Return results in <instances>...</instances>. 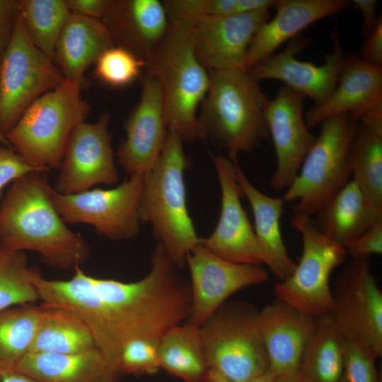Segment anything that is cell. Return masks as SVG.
Returning a JSON list of instances; mask_svg holds the SVG:
<instances>
[{
  "instance_id": "obj_25",
  "label": "cell",
  "mask_w": 382,
  "mask_h": 382,
  "mask_svg": "<svg viewBox=\"0 0 382 382\" xmlns=\"http://www.w3.org/2000/svg\"><path fill=\"white\" fill-rule=\"evenodd\" d=\"M113 45L101 19L71 12L57 42L54 60L65 79L83 88L86 70Z\"/></svg>"
},
{
  "instance_id": "obj_27",
  "label": "cell",
  "mask_w": 382,
  "mask_h": 382,
  "mask_svg": "<svg viewBox=\"0 0 382 382\" xmlns=\"http://www.w3.org/2000/svg\"><path fill=\"white\" fill-rule=\"evenodd\" d=\"M316 228L343 248L359 237L378 218L357 184L349 180L315 214Z\"/></svg>"
},
{
  "instance_id": "obj_47",
  "label": "cell",
  "mask_w": 382,
  "mask_h": 382,
  "mask_svg": "<svg viewBox=\"0 0 382 382\" xmlns=\"http://www.w3.org/2000/svg\"><path fill=\"white\" fill-rule=\"evenodd\" d=\"M204 382H234L218 371L209 369Z\"/></svg>"
},
{
  "instance_id": "obj_20",
  "label": "cell",
  "mask_w": 382,
  "mask_h": 382,
  "mask_svg": "<svg viewBox=\"0 0 382 382\" xmlns=\"http://www.w3.org/2000/svg\"><path fill=\"white\" fill-rule=\"evenodd\" d=\"M270 18L269 9H263L192 21V40L198 59L209 71L244 69L253 37Z\"/></svg>"
},
{
  "instance_id": "obj_30",
  "label": "cell",
  "mask_w": 382,
  "mask_h": 382,
  "mask_svg": "<svg viewBox=\"0 0 382 382\" xmlns=\"http://www.w3.org/2000/svg\"><path fill=\"white\" fill-rule=\"evenodd\" d=\"M345 338L330 316L320 318L306 345L299 371L309 382H340Z\"/></svg>"
},
{
  "instance_id": "obj_29",
  "label": "cell",
  "mask_w": 382,
  "mask_h": 382,
  "mask_svg": "<svg viewBox=\"0 0 382 382\" xmlns=\"http://www.w3.org/2000/svg\"><path fill=\"white\" fill-rule=\"evenodd\" d=\"M45 306L29 353L78 354L98 349L88 325L75 313Z\"/></svg>"
},
{
  "instance_id": "obj_23",
  "label": "cell",
  "mask_w": 382,
  "mask_h": 382,
  "mask_svg": "<svg viewBox=\"0 0 382 382\" xmlns=\"http://www.w3.org/2000/svg\"><path fill=\"white\" fill-rule=\"evenodd\" d=\"M350 3L347 0H277L274 16L263 23L253 37L244 69L274 54L311 24L347 9Z\"/></svg>"
},
{
  "instance_id": "obj_49",
  "label": "cell",
  "mask_w": 382,
  "mask_h": 382,
  "mask_svg": "<svg viewBox=\"0 0 382 382\" xmlns=\"http://www.w3.org/2000/svg\"><path fill=\"white\" fill-rule=\"evenodd\" d=\"M275 376L270 371L246 382H274Z\"/></svg>"
},
{
  "instance_id": "obj_40",
  "label": "cell",
  "mask_w": 382,
  "mask_h": 382,
  "mask_svg": "<svg viewBox=\"0 0 382 382\" xmlns=\"http://www.w3.org/2000/svg\"><path fill=\"white\" fill-rule=\"evenodd\" d=\"M347 253L352 258L368 257L372 254L382 253V217L346 248Z\"/></svg>"
},
{
  "instance_id": "obj_24",
  "label": "cell",
  "mask_w": 382,
  "mask_h": 382,
  "mask_svg": "<svg viewBox=\"0 0 382 382\" xmlns=\"http://www.w3.org/2000/svg\"><path fill=\"white\" fill-rule=\"evenodd\" d=\"M236 178L248 201L254 219V233L262 264L279 279L284 281L293 273L296 264L289 256L280 228L284 201L267 195L256 188L236 163Z\"/></svg>"
},
{
  "instance_id": "obj_17",
  "label": "cell",
  "mask_w": 382,
  "mask_h": 382,
  "mask_svg": "<svg viewBox=\"0 0 382 382\" xmlns=\"http://www.w3.org/2000/svg\"><path fill=\"white\" fill-rule=\"evenodd\" d=\"M221 190V212L216 228L201 243L214 255L230 262L261 265L253 228L241 202L236 163L224 154L210 153Z\"/></svg>"
},
{
  "instance_id": "obj_51",
  "label": "cell",
  "mask_w": 382,
  "mask_h": 382,
  "mask_svg": "<svg viewBox=\"0 0 382 382\" xmlns=\"http://www.w3.org/2000/svg\"><path fill=\"white\" fill-rule=\"evenodd\" d=\"M108 382H117V381H108Z\"/></svg>"
},
{
  "instance_id": "obj_4",
  "label": "cell",
  "mask_w": 382,
  "mask_h": 382,
  "mask_svg": "<svg viewBox=\"0 0 382 382\" xmlns=\"http://www.w3.org/2000/svg\"><path fill=\"white\" fill-rule=\"evenodd\" d=\"M188 158L183 142L168 131L154 168L143 175L139 214L175 265H186L188 255L201 241L189 214L185 183Z\"/></svg>"
},
{
  "instance_id": "obj_11",
  "label": "cell",
  "mask_w": 382,
  "mask_h": 382,
  "mask_svg": "<svg viewBox=\"0 0 382 382\" xmlns=\"http://www.w3.org/2000/svg\"><path fill=\"white\" fill-rule=\"evenodd\" d=\"M143 175H129L121 184L108 190L96 188L63 195L54 188L53 203L65 223L91 225L112 241L132 239L140 231Z\"/></svg>"
},
{
  "instance_id": "obj_42",
  "label": "cell",
  "mask_w": 382,
  "mask_h": 382,
  "mask_svg": "<svg viewBox=\"0 0 382 382\" xmlns=\"http://www.w3.org/2000/svg\"><path fill=\"white\" fill-rule=\"evenodd\" d=\"M65 3L71 12L102 19L108 10L112 0H66Z\"/></svg>"
},
{
  "instance_id": "obj_38",
  "label": "cell",
  "mask_w": 382,
  "mask_h": 382,
  "mask_svg": "<svg viewBox=\"0 0 382 382\" xmlns=\"http://www.w3.org/2000/svg\"><path fill=\"white\" fill-rule=\"evenodd\" d=\"M376 357L365 347L345 339L344 362L340 382H381Z\"/></svg>"
},
{
  "instance_id": "obj_1",
  "label": "cell",
  "mask_w": 382,
  "mask_h": 382,
  "mask_svg": "<svg viewBox=\"0 0 382 382\" xmlns=\"http://www.w3.org/2000/svg\"><path fill=\"white\" fill-rule=\"evenodd\" d=\"M158 244L150 270L141 279L125 282L88 274L90 290L82 318L98 349L117 370L124 346L137 338H157L190 316L189 280Z\"/></svg>"
},
{
  "instance_id": "obj_2",
  "label": "cell",
  "mask_w": 382,
  "mask_h": 382,
  "mask_svg": "<svg viewBox=\"0 0 382 382\" xmlns=\"http://www.w3.org/2000/svg\"><path fill=\"white\" fill-rule=\"evenodd\" d=\"M45 174L32 172L11 183L0 205V245L35 252L52 268L74 270L89 258L91 248L58 213Z\"/></svg>"
},
{
  "instance_id": "obj_34",
  "label": "cell",
  "mask_w": 382,
  "mask_h": 382,
  "mask_svg": "<svg viewBox=\"0 0 382 382\" xmlns=\"http://www.w3.org/2000/svg\"><path fill=\"white\" fill-rule=\"evenodd\" d=\"M25 252L0 245V311L39 301Z\"/></svg>"
},
{
  "instance_id": "obj_18",
  "label": "cell",
  "mask_w": 382,
  "mask_h": 382,
  "mask_svg": "<svg viewBox=\"0 0 382 382\" xmlns=\"http://www.w3.org/2000/svg\"><path fill=\"white\" fill-rule=\"evenodd\" d=\"M303 98L282 85L265 108V120L276 156V168L270 182L275 191L286 190L291 185L316 139L305 121Z\"/></svg>"
},
{
  "instance_id": "obj_39",
  "label": "cell",
  "mask_w": 382,
  "mask_h": 382,
  "mask_svg": "<svg viewBox=\"0 0 382 382\" xmlns=\"http://www.w3.org/2000/svg\"><path fill=\"white\" fill-rule=\"evenodd\" d=\"M32 172L42 171L28 164L13 149L0 143V196L6 185Z\"/></svg>"
},
{
  "instance_id": "obj_8",
  "label": "cell",
  "mask_w": 382,
  "mask_h": 382,
  "mask_svg": "<svg viewBox=\"0 0 382 382\" xmlns=\"http://www.w3.org/2000/svg\"><path fill=\"white\" fill-rule=\"evenodd\" d=\"M357 125L347 114L320 124L319 136L281 197L285 203L296 202L291 206L294 213L311 217L349 181L348 151Z\"/></svg>"
},
{
  "instance_id": "obj_22",
  "label": "cell",
  "mask_w": 382,
  "mask_h": 382,
  "mask_svg": "<svg viewBox=\"0 0 382 382\" xmlns=\"http://www.w3.org/2000/svg\"><path fill=\"white\" fill-rule=\"evenodd\" d=\"M113 44L146 63L166 35L170 20L158 0H112L101 19Z\"/></svg>"
},
{
  "instance_id": "obj_7",
  "label": "cell",
  "mask_w": 382,
  "mask_h": 382,
  "mask_svg": "<svg viewBox=\"0 0 382 382\" xmlns=\"http://www.w3.org/2000/svg\"><path fill=\"white\" fill-rule=\"evenodd\" d=\"M259 311L243 301H226L200 326L209 369L234 382H246L269 371Z\"/></svg>"
},
{
  "instance_id": "obj_50",
  "label": "cell",
  "mask_w": 382,
  "mask_h": 382,
  "mask_svg": "<svg viewBox=\"0 0 382 382\" xmlns=\"http://www.w3.org/2000/svg\"><path fill=\"white\" fill-rule=\"evenodd\" d=\"M0 143L11 148V146L9 145L8 142L7 141L6 137L0 133ZM12 149V148H11Z\"/></svg>"
},
{
  "instance_id": "obj_6",
  "label": "cell",
  "mask_w": 382,
  "mask_h": 382,
  "mask_svg": "<svg viewBox=\"0 0 382 382\" xmlns=\"http://www.w3.org/2000/svg\"><path fill=\"white\" fill-rule=\"evenodd\" d=\"M81 90L77 83L65 79L34 101L6 134L28 164L45 173L60 168L72 131L90 112Z\"/></svg>"
},
{
  "instance_id": "obj_5",
  "label": "cell",
  "mask_w": 382,
  "mask_h": 382,
  "mask_svg": "<svg viewBox=\"0 0 382 382\" xmlns=\"http://www.w3.org/2000/svg\"><path fill=\"white\" fill-rule=\"evenodd\" d=\"M191 25L192 21L170 22L146 66L161 86L167 129L183 143L199 139L197 109L210 82L209 71L194 50Z\"/></svg>"
},
{
  "instance_id": "obj_37",
  "label": "cell",
  "mask_w": 382,
  "mask_h": 382,
  "mask_svg": "<svg viewBox=\"0 0 382 382\" xmlns=\"http://www.w3.org/2000/svg\"><path fill=\"white\" fill-rule=\"evenodd\" d=\"M161 339L137 338L127 342L117 360L120 374L151 375L160 369L159 343Z\"/></svg>"
},
{
  "instance_id": "obj_26",
  "label": "cell",
  "mask_w": 382,
  "mask_h": 382,
  "mask_svg": "<svg viewBox=\"0 0 382 382\" xmlns=\"http://www.w3.org/2000/svg\"><path fill=\"white\" fill-rule=\"evenodd\" d=\"M14 370L40 382H108L120 376L98 349L78 354L28 353Z\"/></svg>"
},
{
  "instance_id": "obj_3",
  "label": "cell",
  "mask_w": 382,
  "mask_h": 382,
  "mask_svg": "<svg viewBox=\"0 0 382 382\" xmlns=\"http://www.w3.org/2000/svg\"><path fill=\"white\" fill-rule=\"evenodd\" d=\"M210 82L197 117L199 139L224 150L232 162L269 137L265 108L269 100L259 81L240 69L209 71Z\"/></svg>"
},
{
  "instance_id": "obj_10",
  "label": "cell",
  "mask_w": 382,
  "mask_h": 382,
  "mask_svg": "<svg viewBox=\"0 0 382 382\" xmlns=\"http://www.w3.org/2000/svg\"><path fill=\"white\" fill-rule=\"evenodd\" d=\"M64 80L32 42L18 12L0 65V133L5 137L34 101Z\"/></svg>"
},
{
  "instance_id": "obj_45",
  "label": "cell",
  "mask_w": 382,
  "mask_h": 382,
  "mask_svg": "<svg viewBox=\"0 0 382 382\" xmlns=\"http://www.w3.org/2000/svg\"><path fill=\"white\" fill-rule=\"evenodd\" d=\"M0 382H40L21 372L9 370L0 371Z\"/></svg>"
},
{
  "instance_id": "obj_43",
  "label": "cell",
  "mask_w": 382,
  "mask_h": 382,
  "mask_svg": "<svg viewBox=\"0 0 382 382\" xmlns=\"http://www.w3.org/2000/svg\"><path fill=\"white\" fill-rule=\"evenodd\" d=\"M359 9L363 16L361 35L365 37L382 18L381 14L376 15L377 1L353 0L351 1Z\"/></svg>"
},
{
  "instance_id": "obj_13",
  "label": "cell",
  "mask_w": 382,
  "mask_h": 382,
  "mask_svg": "<svg viewBox=\"0 0 382 382\" xmlns=\"http://www.w3.org/2000/svg\"><path fill=\"white\" fill-rule=\"evenodd\" d=\"M332 49L325 57V63L318 66L296 58L311 40L297 35L290 40L281 52L261 60L247 71L256 80L275 79L311 99L314 106L323 103L337 86L343 68L345 55L341 46L337 28L330 33Z\"/></svg>"
},
{
  "instance_id": "obj_41",
  "label": "cell",
  "mask_w": 382,
  "mask_h": 382,
  "mask_svg": "<svg viewBox=\"0 0 382 382\" xmlns=\"http://www.w3.org/2000/svg\"><path fill=\"white\" fill-rule=\"evenodd\" d=\"M361 51V59L364 62L375 66H382V18L365 37Z\"/></svg>"
},
{
  "instance_id": "obj_15",
  "label": "cell",
  "mask_w": 382,
  "mask_h": 382,
  "mask_svg": "<svg viewBox=\"0 0 382 382\" xmlns=\"http://www.w3.org/2000/svg\"><path fill=\"white\" fill-rule=\"evenodd\" d=\"M190 274L191 305L188 321L201 326L236 291L267 282V270L261 265L224 260L200 243L186 260Z\"/></svg>"
},
{
  "instance_id": "obj_46",
  "label": "cell",
  "mask_w": 382,
  "mask_h": 382,
  "mask_svg": "<svg viewBox=\"0 0 382 382\" xmlns=\"http://www.w3.org/2000/svg\"><path fill=\"white\" fill-rule=\"evenodd\" d=\"M274 382H309L299 371L276 376Z\"/></svg>"
},
{
  "instance_id": "obj_12",
  "label": "cell",
  "mask_w": 382,
  "mask_h": 382,
  "mask_svg": "<svg viewBox=\"0 0 382 382\" xmlns=\"http://www.w3.org/2000/svg\"><path fill=\"white\" fill-rule=\"evenodd\" d=\"M330 315L345 340L382 356V291L371 271L368 257L352 258L340 272Z\"/></svg>"
},
{
  "instance_id": "obj_19",
  "label": "cell",
  "mask_w": 382,
  "mask_h": 382,
  "mask_svg": "<svg viewBox=\"0 0 382 382\" xmlns=\"http://www.w3.org/2000/svg\"><path fill=\"white\" fill-rule=\"evenodd\" d=\"M139 103L125 122L126 137L117 162L129 175H144L156 165L166 139L163 95L157 79L146 72L141 79Z\"/></svg>"
},
{
  "instance_id": "obj_36",
  "label": "cell",
  "mask_w": 382,
  "mask_h": 382,
  "mask_svg": "<svg viewBox=\"0 0 382 382\" xmlns=\"http://www.w3.org/2000/svg\"><path fill=\"white\" fill-rule=\"evenodd\" d=\"M95 64V76L114 87L131 83L147 65L130 51L115 45L105 50Z\"/></svg>"
},
{
  "instance_id": "obj_28",
  "label": "cell",
  "mask_w": 382,
  "mask_h": 382,
  "mask_svg": "<svg viewBox=\"0 0 382 382\" xmlns=\"http://www.w3.org/2000/svg\"><path fill=\"white\" fill-rule=\"evenodd\" d=\"M161 369L185 382H204L209 371L200 326L187 320L167 331L159 343Z\"/></svg>"
},
{
  "instance_id": "obj_35",
  "label": "cell",
  "mask_w": 382,
  "mask_h": 382,
  "mask_svg": "<svg viewBox=\"0 0 382 382\" xmlns=\"http://www.w3.org/2000/svg\"><path fill=\"white\" fill-rule=\"evenodd\" d=\"M163 3L170 22L248 13L262 7L260 0H166Z\"/></svg>"
},
{
  "instance_id": "obj_9",
  "label": "cell",
  "mask_w": 382,
  "mask_h": 382,
  "mask_svg": "<svg viewBox=\"0 0 382 382\" xmlns=\"http://www.w3.org/2000/svg\"><path fill=\"white\" fill-rule=\"evenodd\" d=\"M291 221L301 236L303 251L291 275L274 284L276 299L318 318L330 316V276L345 262L347 251L323 234L311 216L294 213Z\"/></svg>"
},
{
  "instance_id": "obj_16",
  "label": "cell",
  "mask_w": 382,
  "mask_h": 382,
  "mask_svg": "<svg viewBox=\"0 0 382 382\" xmlns=\"http://www.w3.org/2000/svg\"><path fill=\"white\" fill-rule=\"evenodd\" d=\"M340 114L382 132V66L370 65L357 54L348 53L333 92L323 103L310 108L304 118L311 129Z\"/></svg>"
},
{
  "instance_id": "obj_32",
  "label": "cell",
  "mask_w": 382,
  "mask_h": 382,
  "mask_svg": "<svg viewBox=\"0 0 382 382\" xmlns=\"http://www.w3.org/2000/svg\"><path fill=\"white\" fill-rule=\"evenodd\" d=\"M45 308L34 303L0 311V371L14 370L29 353Z\"/></svg>"
},
{
  "instance_id": "obj_21",
  "label": "cell",
  "mask_w": 382,
  "mask_h": 382,
  "mask_svg": "<svg viewBox=\"0 0 382 382\" xmlns=\"http://www.w3.org/2000/svg\"><path fill=\"white\" fill-rule=\"evenodd\" d=\"M320 318L275 300L259 311V327L269 371L275 376L296 371Z\"/></svg>"
},
{
  "instance_id": "obj_31",
  "label": "cell",
  "mask_w": 382,
  "mask_h": 382,
  "mask_svg": "<svg viewBox=\"0 0 382 382\" xmlns=\"http://www.w3.org/2000/svg\"><path fill=\"white\" fill-rule=\"evenodd\" d=\"M348 161L352 180L369 203L382 212V132L358 122Z\"/></svg>"
},
{
  "instance_id": "obj_44",
  "label": "cell",
  "mask_w": 382,
  "mask_h": 382,
  "mask_svg": "<svg viewBox=\"0 0 382 382\" xmlns=\"http://www.w3.org/2000/svg\"><path fill=\"white\" fill-rule=\"evenodd\" d=\"M18 15V0H0V30L11 33Z\"/></svg>"
},
{
  "instance_id": "obj_33",
  "label": "cell",
  "mask_w": 382,
  "mask_h": 382,
  "mask_svg": "<svg viewBox=\"0 0 382 382\" xmlns=\"http://www.w3.org/2000/svg\"><path fill=\"white\" fill-rule=\"evenodd\" d=\"M18 12L34 45L54 61L58 38L71 13L64 0H18Z\"/></svg>"
},
{
  "instance_id": "obj_14",
  "label": "cell",
  "mask_w": 382,
  "mask_h": 382,
  "mask_svg": "<svg viewBox=\"0 0 382 382\" xmlns=\"http://www.w3.org/2000/svg\"><path fill=\"white\" fill-rule=\"evenodd\" d=\"M110 115L104 112L93 123H79L69 139L54 190L71 195L96 185H115L119 175L108 130Z\"/></svg>"
},
{
  "instance_id": "obj_48",
  "label": "cell",
  "mask_w": 382,
  "mask_h": 382,
  "mask_svg": "<svg viewBox=\"0 0 382 382\" xmlns=\"http://www.w3.org/2000/svg\"><path fill=\"white\" fill-rule=\"evenodd\" d=\"M10 35H11L10 33H6L0 30V65H1V62L4 56V52L7 47V45L10 38Z\"/></svg>"
}]
</instances>
